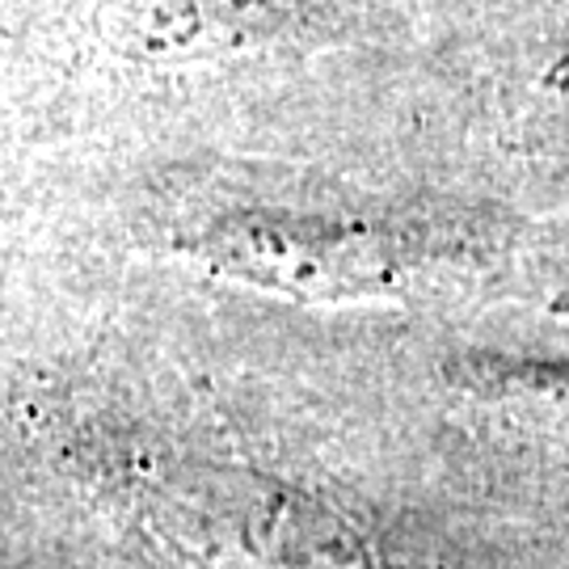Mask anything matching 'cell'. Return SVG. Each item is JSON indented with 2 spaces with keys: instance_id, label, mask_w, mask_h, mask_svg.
Segmentation results:
<instances>
[{
  "instance_id": "obj_3",
  "label": "cell",
  "mask_w": 569,
  "mask_h": 569,
  "mask_svg": "<svg viewBox=\"0 0 569 569\" xmlns=\"http://www.w3.org/2000/svg\"><path fill=\"white\" fill-rule=\"evenodd\" d=\"M451 63L472 143L569 194V13L502 0L456 30Z\"/></svg>"
},
{
  "instance_id": "obj_1",
  "label": "cell",
  "mask_w": 569,
  "mask_h": 569,
  "mask_svg": "<svg viewBox=\"0 0 569 569\" xmlns=\"http://www.w3.org/2000/svg\"><path fill=\"white\" fill-rule=\"evenodd\" d=\"M502 228L451 203H397L355 186L228 169L173 190L164 237L244 279L312 291H376L456 253L486 249Z\"/></svg>"
},
{
  "instance_id": "obj_2",
  "label": "cell",
  "mask_w": 569,
  "mask_h": 569,
  "mask_svg": "<svg viewBox=\"0 0 569 569\" xmlns=\"http://www.w3.org/2000/svg\"><path fill=\"white\" fill-rule=\"evenodd\" d=\"M502 0H84V34L136 72H199L465 26Z\"/></svg>"
}]
</instances>
